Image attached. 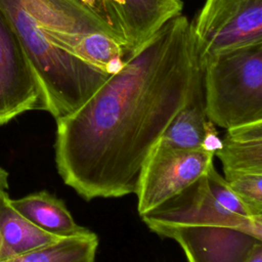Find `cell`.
<instances>
[{
  "mask_svg": "<svg viewBox=\"0 0 262 262\" xmlns=\"http://www.w3.org/2000/svg\"><path fill=\"white\" fill-rule=\"evenodd\" d=\"M199 61L262 41V0H205L190 21Z\"/></svg>",
  "mask_w": 262,
  "mask_h": 262,
  "instance_id": "obj_5",
  "label": "cell"
},
{
  "mask_svg": "<svg viewBox=\"0 0 262 262\" xmlns=\"http://www.w3.org/2000/svg\"><path fill=\"white\" fill-rule=\"evenodd\" d=\"M39 79L0 8V126L29 111H46Z\"/></svg>",
  "mask_w": 262,
  "mask_h": 262,
  "instance_id": "obj_7",
  "label": "cell"
},
{
  "mask_svg": "<svg viewBox=\"0 0 262 262\" xmlns=\"http://www.w3.org/2000/svg\"><path fill=\"white\" fill-rule=\"evenodd\" d=\"M128 48L133 52L167 21L181 14L182 0H119Z\"/></svg>",
  "mask_w": 262,
  "mask_h": 262,
  "instance_id": "obj_10",
  "label": "cell"
},
{
  "mask_svg": "<svg viewBox=\"0 0 262 262\" xmlns=\"http://www.w3.org/2000/svg\"><path fill=\"white\" fill-rule=\"evenodd\" d=\"M55 121L125 64L129 50L76 0H0Z\"/></svg>",
  "mask_w": 262,
  "mask_h": 262,
  "instance_id": "obj_2",
  "label": "cell"
},
{
  "mask_svg": "<svg viewBox=\"0 0 262 262\" xmlns=\"http://www.w3.org/2000/svg\"><path fill=\"white\" fill-rule=\"evenodd\" d=\"M207 183L212 195L225 209L235 214L248 217H255L237 194L229 187L225 179L216 171L212 164L206 173Z\"/></svg>",
  "mask_w": 262,
  "mask_h": 262,
  "instance_id": "obj_16",
  "label": "cell"
},
{
  "mask_svg": "<svg viewBox=\"0 0 262 262\" xmlns=\"http://www.w3.org/2000/svg\"><path fill=\"white\" fill-rule=\"evenodd\" d=\"M214 156L206 147L178 148L159 141L140 173L135 191L138 214L154 210L205 175Z\"/></svg>",
  "mask_w": 262,
  "mask_h": 262,
  "instance_id": "obj_6",
  "label": "cell"
},
{
  "mask_svg": "<svg viewBox=\"0 0 262 262\" xmlns=\"http://www.w3.org/2000/svg\"><path fill=\"white\" fill-rule=\"evenodd\" d=\"M98 237L85 235L62 237L58 241L5 262H94Z\"/></svg>",
  "mask_w": 262,
  "mask_h": 262,
  "instance_id": "obj_13",
  "label": "cell"
},
{
  "mask_svg": "<svg viewBox=\"0 0 262 262\" xmlns=\"http://www.w3.org/2000/svg\"><path fill=\"white\" fill-rule=\"evenodd\" d=\"M247 262H262V245L253 251Z\"/></svg>",
  "mask_w": 262,
  "mask_h": 262,
  "instance_id": "obj_18",
  "label": "cell"
},
{
  "mask_svg": "<svg viewBox=\"0 0 262 262\" xmlns=\"http://www.w3.org/2000/svg\"><path fill=\"white\" fill-rule=\"evenodd\" d=\"M201 73L188 18L167 21L76 112L56 121L57 171L86 201L135 193Z\"/></svg>",
  "mask_w": 262,
  "mask_h": 262,
  "instance_id": "obj_1",
  "label": "cell"
},
{
  "mask_svg": "<svg viewBox=\"0 0 262 262\" xmlns=\"http://www.w3.org/2000/svg\"><path fill=\"white\" fill-rule=\"evenodd\" d=\"M10 204L35 226L59 238L92 232L76 223L64 203L45 190L16 200L10 199Z\"/></svg>",
  "mask_w": 262,
  "mask_h": 262,
  "instance_id": "obj_11",
  "label": "cell"
},
{
  "mask_svg": "<svg viewBox=\"0 0 262 262\" xmlns=\"http://www.w3.org/2000/svg\"><path fill=\"white\" fill-rule=\"evenodd\" d=\"M224 179L252 215L262 216V174H241Z\"/></svg>",
  "mask_w": 262,
  "mask_h": 262,
  "instance_id": "obj_15",
  "label": "cell"
},
{
  "mask_svg": "<svg viewBox=\"0 0 262 262\" xmlns=\"http://www.w3.org/2000/svg\"><path fill=\"white\" fill-rule=\"evenodd\" d=\"M224 178L241 174H262V121L227 129L215 151Z\"/></svg>",
  "mask_w": 262,
  "mask_h": 262,
  "instance_id": "obj_9",
  "label": "cell"
},
{
  "mask_svg": "<svg viewBox=\"0 0 262 262\" xmlns=\"http://www.w3.org/2000/svg\"><path fill=\"white\" fill-rule=\"evenodd\" d=\"M59 237L43 231L10 204L7 190L0 191V262L50 245Z\"/></svg>",
  "mask_w": 262,
  "mask_h": 262,
  "instance_id": "obj_12",
  "label": "cell"
},
{
  "mask_svg": "<svg viewBox=\"0 0 262 262\" xmlns=\"http://www.w3.org/2000/svg\"><path fill=\"white\" fill-rule=\"evenodd\" d=\"M76 1L81 4L87 11H89L118 42L128 48L122 23V5L119 0Z\"/></svg>",
  "mask_w": 262,
  "mask_h": 262,
  "instance_id": "obj_14",
  "label": "cell"
},
{
  "mask_svg": "<svg viewBox=\"0 0 262 262\" xmlns=\"http://www.w3.org/2000/svg\"><path fill=\"white\" fill-rule=\"evenodd\" d=\"M8 189V172L0 167V191Z\"/></svg>",
  "mask_w": 262,
  "mask_h": 262,
  "instance_id": "obj_17",
  "label": "cell"
},
{
  "mask_svg": "<svg viewBox=\"0 0 262 262\" xmlns=\"http://www.w3.org/2000/svg\"><path fill=\"white\" fill-rule=\"evenodd\" d=\"M215 129L205 110L202 70L178 113L167 126L160 142L178 148L205 147L209 133Z\"/></svg>",
  "mask_w": 262,
  "mask_h": 262,
  "instance_id": "obj_8",
  "label": "cell"
},
{
  "mask_svg": "<svg viewBox=\"0 0 262 262\" xmlns=\"http://www.w3.org/2000/svg\"><path fill=\"white\" fill-rule=\"evenodd\" d=\"M208 119L224 129L262 121V41L200 62Z\"/></svg>",
  "mask_w": 262,
  "mask_h": 262,
  "instance_id": "obj_4",
  "label": "cell"
},
{
  "mask_svg": "<svg viewBox=\"0 0 262 262\" xmlns=\"http://www.w3.org/2000/svg\"><path fill=\"white\" fill-rule=\"evenodd\" d=\"M140 217L150 230L177 242L188 262H247L262 245V216L222 207L206 174Z\"/></svg>",
  "mask_w": 262,
  "mask_h": 262,
  "instance_id": "obj_3",
  "label": "cell"
}]
</instances>
